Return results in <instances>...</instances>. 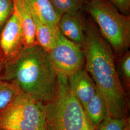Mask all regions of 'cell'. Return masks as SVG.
<instances>
[{"mask_svg":"<svg viewBox=\"0 0 130 130\" xmlns=\"http://www.w3.org/2000/svg\"><path fill=\"white\" fill-rule=\"evenodd\" d=\"M83 50L85 68L104 98L107 116L129 118L128 98L117 72L115 53L91 18L86 21Z\"/></svg>","mask_w":130,"mask_h":130,"instance_id":"cell-1","label":"cell"},{"mask_svg":"<svg viewBox=\"0 0 130 130\" xmlns=\"http://www.w3.org/2000/svg\"><path fill=\"white\" fill-rule=\"evenodd\" d=\"M0 79L14 83L20 90L44 104L55 94L57 74L48 53L36 44L25 47L4 62Z\"/></svg>","mask_w":130,"mask_h":130,"instance_id":"cell-2","label":"cell"},{"mask_svg":"<svg viewBox=\"0 0 130 130\" xmlns=\"http://www.w3.org/2000/svg\"><path fill=\"white\" fill-rule=\"evenodd\" d=\"M44 105L47 130H96L72 92L67 76L57 74L55 94Z\"/></svg>","mask_w":130,"mask_h":130,"instance_id":"cell-3","label":"cell"},{"mask_svg":"<svg viewBox=\"0 0 130 130\" xmlns=\"http://www.w3.org/2000/svg\"><path fill=\"white\" fill-rule=\"evenodd\" d=\"M87 9L103 37L119 55L130 44V15L121 13L108 0H91Z\"/></svg>","mask_w":130,"mask_h":130,"instance_id":"cell-4","label":"cell"},{"mask_svg":"<svg viewBox=\"0 0 130 130\" xmlns=\"http://www.w3.org/2000/svg\"><path fill=\"white\" fill-rule=\"evenodd\" d=\"M0 130H47L44 104L20 90L0 110Z\"/></svg>","mask_w":130,"mask_h":130,"instance_id":"cell-5","label":"cell"},{"mask_svg":"<svg viewBox=\"0 0 130 130\" xmlns=\"http://www.w3.org/2000/svg\"><path fill=\"white\" fill-rule=\"evenodd\" d=\"M48 54L57 74L69 77L85 68V59L82 47L65 37L59 30L56 34V45Z\"/></svg>","mask_w":130,"mask_h":130,"instance_id":"cell-6","label":"cell"},{"mask_svg":"<svg viewBox=\"0 0 130 130\" xmlns=\"http://www.w3.org/2000/svg\"><path fill=\"white\" fill-rule=\"evenodd\" d=\"M25 46L21 24L14 10L0 32V60L4 63L19 54Z\"/></svg>","mask_w":130,"mask_h":130,"instance_id":"cell-7","label":"cell"},{"mask_svg":"<svg viewBox=\"0 0 130 130\" xmlns=\"http://www.w3.org/2000/svg\"><path fill=\"white\" fill-rule=\"evenodd\" d=\"M86 20L83 11L76 14H66L61 16L58 28L65 37L83 47L85 43Z\"/></svg>","mask_w":130,"mask_h":130,"instance_id":"cell-8","label":"cell"},{"mask_svg":"<svg viewBox=\"0 0 130 130\" xmlns=\"http://www.w3.org/2000/svg\"><path fill=\"white\" fill-rule=\"evenodd\" d=\"M68 78L72 92L84 108L96 91L93 80L85 68L70 75Z\"/></svg>","mask_w":130,"mask_h":130,"instance_id":"cell-9","label":"cell"},{"mask_svg":"<svg viewBox=\"0 0 130 130\" xmlns=\"http://www.w3.org/2000/svg\"><path fill=\"white\" fill-rule=\"evenodd\" d=\"M14 11L18 14L23 30L25 47L36 44L35 25L32 14L25 0H14Z\"/></svg>","mask_w":130,"mask_h":130,"instance_id":"cell-10","label":"cell"},{"mask_svg":"<svg viewBox=\"0 0 130 130\" xmlns=\"http://www.w3.org/2000/svg\"><path fill=\"white\" fill-rule=\"evenodd\" d=\"M32 14L42 23L53 28H58L60 16L57 14L50 0H25Z\"/></svg>","mask_w":130,"mask_h":130,"instance_id":"cell-11","label":"cell"},{"mask_svg":"<svg viewBox=\"0 0 130 130\" xmlns=\"http://www.w3.org/2000/svg\"><path fill=\"white\" fill-rule=\"evenodd\" d=\"M32 15L35 25L36 44L48 53L54 48L56 45V34L59 30L58 28H51L42 23L33 14Z\"/></svg>","mask_w":130,"mask_h":130,"instance_id":"cell-12","label":"cell"},{"mask_svg":"<svg viewBox=\"0 0 130 130\" xmlns=\"http://www.w3.org/2000/svg\"><path fill=\"white\" fill-rule=\"evenodd\" d=\"M84 109L89 120L96 128L107 116L106 103L98 88L94 96Z\"/></svg>","mask_w":130,"mask_h":130,"instance_id":"cell-13","label":"cell"},{"mask_svg":"<svg viewBox=\"0 0 130 130\" xmlns=\"http://www.w3.org/2000/svg\"><path fill=\"white\" fill-rule=\"evenodd\" d=\"M119 56L117 64L115 63L117 72L121 85L124 90H129L130 86V52L127 50Z\"/></svg>","mask_w":130,"mask_h":130,"instance_id":"cell-14","label":"cell"},{"mask_svg":"<svg viewBox=\"0 0 130 130\" xmlns=\"http://www.w3.org/2000/svg\"><path fill=\"white\" fill-rule=\"evenodd\" d=\"M54 9L60 16L82 11L85 0H50Z\"/></svg>","mask_w":130,"mask_h":130,"instance_id":"cell-15","label":"cell"},{"mask_svg":"<svg viewBox=\"0 0 130 130\" xmlns=\"http://www.w3.org/2000/svg\"><path fill=\"white\" fill-rule=\"evenodd\" d=\"M19 91L15 84L0 79V110L13 100Z\"/></svg>","mask_w":130,"mask_h":130,"instance_id":"cell-16","label":"cell"},{"mask_svg":"<svg viewBox=\"0 0 130 130\" xmlns=\"http://www.w3.org/2000/svg\"><path fill=\"white\" fill-rule=\"evenodd\" d=\"M96 130H130V119L107 116L98 126Z\"/></svg>","mask_w":130,"mask_h":130,"instance_id":"cell-17","label":"cell"},{"mask_svg":"<svg viewBox=\"0 0 130 130\" xmlns=\"http://www.w3.org/2000/svg\"><path fill=\"white\" fill-rule=\"evenodd\" d=\"M14 10V0H0V32Z\"/></svg>","mask_w":130,"mask_h":130,"instance_id":"cell-18","label":"cell"},{"mask_svg":"<svg viewBox=\"0 0 130 130\" xmlns=\"http://www.w3.org/2000/svg\"><path fill=\"white\" fill-rule=\"evenodd\" d=\"M123 14L130 15V0H108Z\"/></svg>","mask_w":130,"mask_h":130,"instance_id":"cell-19","label":"cell"},{"mask_svg":"<svg viewBox=\"0 0 130 130\" xmlns=\"http://www.w3.org/2000/svg\"><path fill=\"white\" fill-rule=\"evenodd\" d=\"M4 65V62L0 60V76H1V75L2 74V73L3 70Z\"/></svg>","mask_w":130,"mask_h":130,"instance_id":"cell-20","label":"cell"},{"mask_svg":"<svg viewBox=\"0 0 130 130\" xmlns=\"http://www.w3.org/2000/svg\"><path fill=\"white\" fill-rule=\"evenodd\" d=\"M85 1H87V2H89V1H91V0H85Z\"/></svg>","mask_w":130,"mask_h":130,"instance_id":"cell-21","label":"cell"}]
</instances>
